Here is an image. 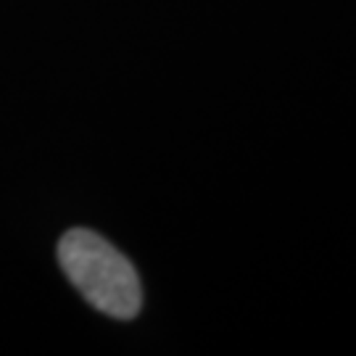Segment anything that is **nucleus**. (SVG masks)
<instances>
[{"mask_svg": "<svg viewBox=\"0 0 356 356\" xmlns=\"http://www.w3.org/2000/svg\"><path fill=\"white\" fill-rule=\"evenodd\" d=\"M58 264L76 291L98 312L132 319L140 312L143 288L135 267L92 229H72L58 243Z\"/></svg>", "mask_w": 356, "mask_h": 356, "instance_id": "f257e3e1", "label": "nucleus"}]
</instances>
